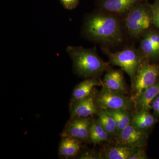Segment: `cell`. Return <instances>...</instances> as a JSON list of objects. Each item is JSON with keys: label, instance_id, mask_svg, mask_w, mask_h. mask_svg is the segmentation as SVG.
Listing matches in <instances>:
<instances>
[{"label": "cell", "instance_id": "9", "mask_svg": "<svg viewBox=\"0 0 159 159\" xmlns=\"http://www.w3.org/2000/svg\"><path fill=\"white\" fill-rule=\"evenodd\" d=\"M145 0H97V10L122 18Z\"/></svg>", "mask_w": 159, "mask_h": 159}, {"label": "cell", "instance_id": "23", "mask_svg": "<svg viewBox=\"0 0 159 159\" xmlns=\"http://www.w3.org/2000/svg\"><path fill=\"white\" fill-rule=\"evenodd\" d=\"M147 156L144 148H139L130 157L129 159H147Z\"/></svg>", "mask_w": 159, "mask_h": 159}, {"label": "cell", "instance_id": "25", "mask_svg": "<svg viewBox=\"0 0 159 159\" xmlns=\"http://www.w3.org/2000/svg\"><path fill=\"white\" fill-rule=\"evenodd\" d=\"M80 159H102L100 153L98 154L95 152H86L85 153H83L80 156Z\"/></svg>", "mask_w": 159, "mask_h": 159}, {"label": "cell", "instance_id": "7", "mask_svg": "<svg viewBox=\"0 0 159 159\" xmlns=\"http://www.w3.org/2000/svg\"><path fill=\"white\" fill-rule=\"evenodd\" d=\"M138 49L143 58L151 62L159 61V30L152 27L139 39Z\"/></svg>", "mask_w": 159, "mask_h": 159}, {"label": "cell", "instance_id": "4", "mask_svg": "<svg viewBox=\"0 0 159 159\" xmlns=\"http://www.w3.org/2000/svg\"><path fill=\"white\" fill-rule=\"evenodd\" d=\"M101 48L103 54L107 56L110 64L121 68L130 77L132 84L144 59L138 48L132 44L125 46L120 51L113 52L108 48Z\"/></svg>", "mask_w": 159, "mask_h": 159}, {"label": "cell", "instance_id": "15", "mask_svg": "<svg viewBox=\"0 0 159 159\" xmlns=\"http://www.w3.org/2000/svg\"><path fill=\"white\" fill-rule=\"evenodd\" d=\"M159 95V80L154 85L146 89L138 98L135 99L136 108L138 111H150L154 99Z\"/></svg>", "mask_w": 159, "mask_h": 159}, {"label": "cell", "instance_id": "22", "mask_svg": "<svg viewBox=\"0 0 159 159\" xmlns=\"http://www.w3.org/2000/svg\"><path fill=\"white\" fill-rule=\"evenodd\" d=\"M60 2L65 9L72 10L78 6L79 0H60Z\"/></svg>", "mask_w": 159, "mask_h": 159}, {"label": "cell", "instance_id": "5", "mask_svg": "<svg viewBox=\"0 0 159 159\" xmlns=\"http://www.w3.org/2000/svg\"><path fill=\"white\" fill-rule=\"evenodd\" d=\"M159 80V62H151L143 59L132 84L134 99Z\"/></svg>", "mask_w": 159, "mask_h": 159}, {"label": "cell", "instance_id": "8", "mask_svg": "<svg viewBox=\"0 0 159 159\" xmlns=\"http://www.w3.org/2000/svg\"><path fill=\"white\" fill-rule=\"evenodd\" d=\"M92 121L89 117L72 118L66 125L61 135L72 137L81 142L89 140Z\"/></svg>", "mask_w": 159, "mask_h": 159}, {"label": "cell", "instance_id": "3", "mask_svg": "<svg viewBox=\"0 0 159 159\" xmlns=\"http://www.w3.org/2000/svg\"><path fill=\"white\" fill-rule=\"evenodd\" d=\"M126 37L138 40L153 27L151 4L146 0L137 5L122 18Z\"/></svg>", "mask_w": 159, "mask_h": 159}, {"label": "cell", "instance_id": "20", "mask_svg": "<svg viewBox=\"0 0 159 159\" xmlns=\"http://www.w3.org/2000/svg\"><path fill=\"white\" fill-rule=\"evenodd\" d=\"M107 110L113 118L118 133L131 124L132 116L129 112L122 110L108 109Z\"/></svg>", "mask_w": 159, "mask_h": 159}, {"label": "cell", "instance_id": "21", "mask_svg": "<svg viewBox=\"0 0 159 159\" xmlns=\"http://www.w3.org/2000/svg\"><path fill=\"white\" fill-rule=\"evenodd\" d=\"M151 7L153 27L159 30V0H154Z\"/></svg>", "mask_w": 159, "mask_h": 159}, {"label": "cell", "instance_id": "16", "mask_svg": "<svg viewBox=\"0 0 159 159\" xmlns=\"http://www.w3.org/2000/svg\"><path fill=\"white\" fill-rule=\"evenodd\" d=\"M81 142L70 137H62L60 144V155L66 158L76 157L81 148Z\"/></svg>", "mask_w": 159, "mask_h": 159}, {"label": "cell", "instance_id": "6", "mask_svg": "<svg viewBox=\"0 0 159 159\" xmlns=\"http://www.w3.org/2000/svg\"><path fill=\"white\" fill-rule=\"evenodd\" d=\"M96 102L99 108L122 110L129 112L136 108L135 101L132 97H126L102 87L97 93Z\"/></svg>", "mask_w": 159, "mask_h": 159}, {"label": "cell", "instance_id": "18", "mask_svg": "<svg viewBox=\"0 0 159 159\" xmlns=\"http://www.w3.org/2000/svg\"><path fill=\"white\" fill-rule=\"evenodd\" d=\"M97 121L110 136H117L116 126L113 118L107 110L99 108Z\"/></svg>", "mask_w": 159, "mask_h": 159}, {"label": "cell", "instance_id": "17", "mask_svg": "<svg viewBox=\"0 0 159 159\" xmlns=\"http://www.w3.org/2000/svg\"><path fill=\"white\" fill-rule=\"evenodd\" d=\"M157 121V117L152 115L149 111L140 110L132 116L131 124L139 129L146 131L152 128Z\"/></svg>", "mask_w": 159, "mask_h": 159}, {"label": "cell", "instance_id": "2", "mask_svg": "<svg viewBox=\"0 0 159 159\" xmlns=\"http://www.w3.org/2000/svg\"><path fill=\"white\" fill-rule=\"evenodd\" d=\"M66 51L73 61L74 71L80 77L99 78L111 69L110 63L99 57L96 48H85L80 46H70Z\"/></svg>", "mask_w": 159, "mask_h": 159}, {"label": "cell", "instance_id": "19", "mask_svg": "<svg viewBox=\"0 0 159 159\" xmlns=\"http://www.w3.org/2000/svg\"><path fill=\"white\" fill-rule=\"evenodd\" d=\"M110 136L97 121H92L89 134V140L92 143L97 145L108 142Z\"/></svg>", "mask_w": 159, "mask_h": 159}, {"label": "cell", "instance_id": "13", "mask_svg": "<svg viewBox=\"0 0 159 159\" xmlns=\"http://www.w3.org/2000/svg\"><path fill=\"white\" fill-rule=\"evenodd\" d=\"M139 148L118 143L114 146H108L100 155L102 159H129Z\"/></svg>", "mask_w": 159, "mask_h": 159}, {"label": "cell", "instance_id": "10", "mask_svg": "<svg viewBox=\"0 0 159 159\" xmlns=\"http://www.w3.org/2000/svg\"><path fill=\"white\" fill-rule=\"evenodd\" d=\"M116 136L119 144L136 148H144L148 139L146 131L141 130L132 124L119 132Z\"/></svg>", "mask_w": 159, "mask_h": 159}, {"label": "cell", "instance_id": "1", "mask_svg": "<svg viewBox=\"0 0 159 159\" xmlns=\"http://www.w3.org/2000/svg\"><path fill=\"white\" fill-rule=\"evenodd\" d=\"M82 33L87 39L111 50L122 45L127 38L122 18L97 9L86 16Z\"/></svg>", "mask_w": 159, "mask_h": 159}, {"label": "cell", "instance_id": "11", "mask_svg": "<svg viewBox=\"0 0 159 159\" xmlns=\"http://www.w3.org/2000/svg\"><path fill=\"white\" fill-rule=\"evenodd\" d=\"M97 94L95 89L88 97L77 100L71 105V118L89 117L97 114L99 108L96 102Z\"/></svg>", "mask_w": 159, "mask_h": 159}, {"label": "cell", "instance_id": "14", "mask_svg": "<svg viewBox=\"0 0 159 159\" xmlns=\"http://www.w3.org/2000/svg\"><path fill=\"white\" fill-rule=\"evenodd\" d=\"M102 85V81L99 78H87L76 86L72 93L70 105L80 99L88 97L95 89V87Z\"/></svg>", "mask_w": 159, "mask_h": 159}, {"label": "cell", "instance_id": "24", "mask_svg": "<svg viewBox=\"0 0 159 159\" xmlns=\"http://www.w3.org/2000/svg\"><path fill=\"white\" fill-rule=\"evenodd\" d=\"M152 110H153L154 115L159 118V95L156 97L152 103Z\"/></svg>", "mask_w": 159, "mask_h": 159}, {"label": "cell", "instance_id": "12", "mask_svg": "<svg viewBox=\"0 0 159 159\" xmlns=\"http://www.w3.org/2000/svg\"><path fill=\"white\" fill-rule=\"evenodd\" d=\"M123 72L122 69L109 70L106 72L102 80V87L119 93L124 95L127 93V87Z\"/></svg>", "mask_w": 159, "mask_h": 159}]
</instances>
